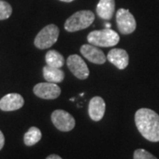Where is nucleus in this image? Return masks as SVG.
<instances>
[{"mask_svg": "<svg viewBox=\"0 0 159 159\" xmlns=\"http://www.w3.org/2000/svg\"><path fill=\"white\" fill-rule=\"evenodd\" d=\"M135 125L142 136L152 142H159V115L148 108L138 110L134 117Z\"/></svg>", "mask_w": 159, "mask_h": 159, "instance_id": "f257e3e1", "label": "nucleus"}, {"mask_svg": "<svg viewBox=\"0 0 159 159\" xmlns=\"http://www.w3.org/2000/svg\"><path fill=\"white\" fill-rule=\"evenodd\" d=\"M119 35L111 29L95 30L88 35V42L97 47H112L119 43Z\"/></svg>", "mask_w": 159, "mask_h": 159, "instance_id": "f03ea898", "label": "nucleus"}, {"mask_svg": "<svg viewBox=\"0 0 159 159\" xmlns=\"http://www.w3.org/2000/svg\"><path fill=\"white\" fill-rule=\"evenodd\" d=\"M95 20V14L91 11L83 10L74 13L66 20L65 29L68 32H76L91 26Z\"/></svg>", "mask_w": 159, "mask_h": 159, "instance_id": "7ed1b4c3", "label": "nucleus"}, {"mask_svg": "<svg viewBox=\"0 0 159 159\" xmlns=\"http://www.w3.org/2000/svg\"><path fill=\"white\" fill-rule=\"evenodd\" d=\"M59 35V29L54 24L44 27L37 34L34 39V45L40 50L49 49L57 41Z\"/></svg>", "mask_w": 159, "mask_h": 159, "instance_id": "20e7f679", "label": "nucleus"}, {"mask_svg": "<svg viewBox=\"0 0 159 159\" xmlns=\"http://www.w3.org/2000/svg\"><path fill=\"white\" fill-rule=\"evenodd\" d=\"M117 26L119 32L123 34H129L136 29V21L129 10L120 8L116 14Z\"/></svg>", "mask_w": 159, "mask_h": 159, "instance_id": "39448f33", "label": "nucleus"}, {"mask_svg": "<svg viewBox=\"0 0 159 159\" xmlns=\"http://www.w3.org/2000/svg\"><path fill=\"white\" fill-rule=\"evenodd\" d=\"M51 121L59 131L69 132L75 126V119L71 114L64 110H56L51 114Z\"/></svg>", "mask_w": 159, "mask_h": 159, "instance_id": "423d86ee", "label": "nucleus"}, {"mask_svg": "<svg viewBox=\"0 0 159 159\" xmlns=\"http://www.w3.org/2000/svg\"><path fill=\"white\" fill-rule=\"evenodd\" d=\"M66 64L69 70L73 73L75 77L80 80H86L89 75V70L83 58L80 57L79 55H71L69 56Z\"/></svg>", "mask_w": 159, "mask_h": 159, "instance_id": "0eeeda50", "label": "nucleus"}, {"mask_svg": "<svg viewBox=\"0 0 159 159\" xmlns=\"http://www.w3.org/2000/svg\"><path fill=\"white\" fill-rule=\"evenodd\" d=\"M33 90L36 97L46 100L56 99L61 94V89L57 85V83H52L48 81L36 84L34 87Z\"/></svg>", "mask_w": 159, "mask_h": 159, "instance_id": "6e6552de", "label": "nucleus"}, {"mask_svg": "<svg viewBox=\"0 0 159 159\" xmlns=\"http://www.w3.org/2000/svg\"><path fill=\"white\" fill-rule=\"evenodd\" d=\"M80 53L82 56L87 58L89 61L97 65L104 64L106 61V57L104 53L97 46L92 44H83L80 47Z\"/></svg>", "mask_w": 159, "mask_h": 159, "instance_id": "1a4fd4ad", "label": "nucleus"}, {"mask_svg": "<svg viewBox=\"0 0 159 159\" xmlns=\"http://www.w3.org/2000/svg\"><path fill=\"white\" fill-rule=\"evenodd\" d=\"M24 105V98L20 94H7L0 100V109L4 111H17Z\"/></svg>", "mask_w": 159, "mask_h": 159, "instance_id": "9d476101", "label": "nucleus"}, {"mask_svg": "<svg viewBox=\"0 0 159 159\" xmlns=\"http://www.w3.org/2000/svg\"><path fill=\"white\" fill-rule=\"evenodd\" d=\"M107 59L117 68L123 70L129 63V57L127 52L123 49H112L109 51Z\"/></svg>", "mask_w": 159, "mask_h": 159, "instance_id": "9b49d317", "label": "nucleus"}, {"mask_svg": "<svg viewBox=\"0 0 159 159\" xmlns=\"http://www.w3.org/2000/svg\"><path fill=\"white\" fill-rule=\"evenodd\" d=\"M105 107V102L102 97H93L89 104V114L90 119L94 121H100L103 118Z\"/></svg>", "mask_w": 159, "mask_h": 159, "instance_id": "f8f14e48", "label": "nucleus"}, {"mask_svg": "<svg viewBox=\"0 0 159 159\" xmlns=\"http://www.w3.org/2000/svg\"><path fill=\"white\" fill-rule=\"evenodd\" d=\"M115 11V0H99L97 6V13L102 20H110Z\"/></svg>", "mask_w": 159, "mask_h": 159, "instance_id": "ddd939ff", "label": "nucleus"}, {"mask_svg": "<svg viewBox=\"0 0 159 159\" xmlns=\"http://www.w3.org/2000/svg\"><path fill=\"white\" fill-rule=\"evenodd\" d=\"M43 74L44 79L48 82H52V83H59L62 82L65 74L62 70L57 67H53L50 66H45L43 69Z\"/></svg>", "mask_w": 159, "mask_h": 159, "instance_id": "4468645a", "label": "nucleus"}, {"mask_svg": "<svg viewBox=\"0 0 159 159\" xmlns=\"http://www.w3.org/2000/svg\"><path fill=\"white\" fill-rule=\"evenodd\" d=\"M45 60L48 66L57 67V68H61L65 63V58L62 54L54 50L49 51L46 53Z\"/></svg>", "mask_w": 159, "mask_h": 159, "instance_id": "2eb2a0df", "label": "nucleus"}, {"mask_svg": "<svg viewBox=\"0 0 159 159\" xmlns=\"http://www.w3.org/2000/svg\"><path fill=\"white\" fill-rule=\"evenodd\" d=\"M42 139V132L39 128L32 126L24 135V143L27 146H33Z\"/></svg>", "mask_w": 159, "mask_h": 159, "instance_id": "dca6fc26", "label": "nucleus"}, {"mask_svg": "<svg viewBox=\"0 0 159 159\" xmlns=\"http://www.w3.org/2000/svg\"><path fill=\"white\" fill-rule=\"evenodd\" d=\"M11 12H12L11 6L6 1L0 0V20L8 19L11 16Z\"/></svg>", "mask_w": 159, "mask_h": 159, "instance_id": "f3484780", "label": "nucleus"}, {"mask_svg": "<svg viewBox=\"0 0 159 159\" xmlns=\"http://www.w3.org/2000/svg\"><path fill=\"white\" fill-rule=\"evenodd\" d=\"M134 159H157L154 157L151 153L148 152L145 149L139 148L136 149L134 153Z\"/></svg>", "mask_w": 159, "mask_h": 159, "instance_id": "a211bd4d", "label": "nucleus"}, {"mask_svg": "<svg viewBox=\"0 0 159 159\" xmlns=\"http://www.w3.org/2000/svg\"><path fill=\"white\" fill-rule=\"evenodd\" d=\"M4 145H5V136H4L3 133L0 131V150L3 148Z\"/></svg>", "mask_w": 159, "mask_h": 159, "instance_id": "6ab92c4d", "label": "nucleus"}, {"mask_svg": "<svg viewBox=\"0 0 159 159\" xmlns=\"http://www.w3.org/2000/svg\"><path fill=\"white\" fill-rule=\"evenodd\" d=\"M46 159H62L59 156H57V155H55V154H53V155H50L49 157H47V158Z\"/></svg>", "mask_w": 159, "mask_h": 159, "instance_id": "aec40b11", "label": "nucleus"}, {"mask_svg": "<svg viewBox=\"0 0 159 159\" xmlns=\"http://www.w3.org/2000/svg\"><path fill=\"white\" fill-rule=\"evenodd\" d=\"M104 26H105V29H111V24L110 23H106Z\"/></svg>", "mask_w": 159, "mask_h": 159, "instance_id": "412c9836", "label": "nucleus"}, {"mask_svg": "<svg viewBox=\"0 0 159 159\" xmlns=\"http://www.w3.org/2000/svg\"><path fill=\"white\" fill-rule=\"evenodd\" d=\"M59 1H62V2H66V3H70V2H73L74 0H59Z\"/></svg>", "mask_w": 159, "mask_h": 159, "instance_id": "4be33fe9", "label": "nucleus"}]
</instances>
